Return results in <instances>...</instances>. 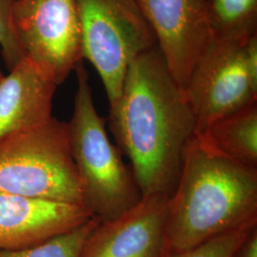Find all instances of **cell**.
Returning a JSON list of instances; mask_svg holds the SVG:
<instances>
[{
  "label": "cell",
  "mask_w": 257,
  "mask_h": 257,
  "mask_svg": "<svg viewBox=\"0 0 257 257\" xmlns=\"http://www.w3.org/2000/svg\"><path fill=\"white\" fill-rule=\"evenodd\" d=\"M109 123L142 197H171L196 118L157 45L128 66L121 94L110 105Z\"/></svg>",
  "instance_id": "6da1fadb"
},
{
  "label": "cell",
  "mask_w": 257,
  "mask_h": 257,
  "mask_svg": "<svg viewBox=\"0 0 257 257\" xmlns=\"http://www.w3.org/2000/svg\"><path fill=\"white\" fill-rule=\"evenodd\" d=\"M254 225L257 170L215 154L194 136L169 201L161 257Z\"/></svg>",
  "instance_id": "7a4b0ae2"
},
{
  "label": "cell",
  "mask_w": 257,
  "mask_h": 257,
  "mask_svg": "<svg viewBox=\"0 0 257 257\" xmlns=\"http://www.w3.org/2000/svg\"><path fill=\"white\" fill-rule=\"evenodd\" d=\"M74 72L77 84L68 128L71 154L82 186L83 202L100 222L112 220L138 204L142 194L119 148L110 142L106 119L95 108L83 60Z\"/></svg>",
  "instance_id": "3957f363"
},
{
  "label": "cell",
  "mask_w": 257,
  "mask_h": 257,
  "mask_svg": "<svg viewBox=\"0 0 257 257\" xmlns=\"http://www.w3.org/2000/svg\"><path fill=\"white\" fill-rule=\"evenodd\" d=\"M0 193L84 206L68 122L53 117L0 141Z\"/></svg>",
  "instance_id": "277c9868"
},
{
  "label": "cell",
  "mask_w": 257,
  "mask_h": 257,
  "mask_svg": "<svg viewBox=\"0 0 257 257\" xmlns=\"http://www.w3.org/2000/svg\"><path fill=\"white\" fill-rule=\"evenodd\" d=\"M83 60L99 74L109 103L118 99L128 66L156 39L136 0H75Z\"/></svg>",
  "instance_id": "5b68a950"
},
{
  "label": "cell",
  "mask_w": 257,
  "mask_h": 257,
  "mask_svg": "<svg viewBox=\"0 0 257 257\" xmlns=\"http://www.w3.org/2000/svg\"><path fill=\"white\" fill-rule=\"evenodd\" d=\"M249 37L211 39L195 65L185 89L196 118L195 135L257 102V79L250 73L246 58Z\"/></svg>",
  "instance_id": "8992f818"
},
{
  "label": "cell",
  "mask_w": 257,
  "mask_h": 257,
  "mask_svg": "<svg viewBox=\"0 0 257 257\" xmlns=\"http://www.w3.org/2000/svg\"><path fill=\"white\" fill-rule=\"evenodd\" d=\"M13 25L25 57L57 86L82 61L75 0H16Z\"/></svg>",
  "instance_id": "52a82bcc"
},
{
  "label": "cell",
  "mask_w": 257,
  "mask_h": 257,
  "mask_svg": "<svg viewBox=\"0 0 257 257\" xmlns=\"http://www.w3.org/2000/svg\"><path fill=\"white\" fill-rule=\"evenodd\" d=\"M176 83L185 91L211 40L207 0H136Z\"/></svg>",
  "instance_id": "ba28073f"
},
{
  "label": "cell",
  "mask_w": 257,
  "mask_h": 257,
  "mask_svg": "<svg viewBox=\"0 0 257 257\" xmlns=\"http://www.w3.org/2000/svg\"><path fill=\"white\" fill-rule=\"evenodd\" d=\"M170 196L142 197L112 220L99 222L81 257H161Z\"/></svg>",
  "instance_id": "9c48e42d"
},
{
  "label": "cell",
  "mask_w": 257,
  "mask_h": 257,
  "mask_svg": "<svg viewBox=\"0 0 257 257\" xmlns=\"http://www.w3.org/2000/svg\"><path fill=\"white\" fill-rule=\"evenodd\" d=\"M93 217L81 205L0 193V250L35 246Z\"/></svg>",
  "instance_id": "30bf717a"
},
{
  "label": "cell",
  "mask_w": 257,
  "mask_h": 257,
  "mask_svg": "<svg viewBox=\"0 0 257 257\" xmlns=\"http://www.w3.org/2000/svg\"><path fill=\"white\" fill-rule=\"evenodd\" d=\"M57 85L40 67L23 58L0 80V141L52 119Z\"/></svg>",
  "instance_id": "8fae6325"
},
{
  "label": "cell",
  "mask_w": 257,
  "mask_h": 257,
  "mask_svg": "<svg viewBox=\"0 0 257 257\" xmlns=\"http://www.w3.org/2000/svg\"><path fill=\"white\" fill-rule=\"evenodd\" d=\"M195 137L215 154L257 170V102L213 122Z\"/></svg>",
  "instance_id": "7c38bea8"
},
{
  "label": "cell",
  "mask_w": 257,
  "mask_h": 257,
  "mask_svg": "<svg viewBox=\"0 0 257 257\" xmlns=\"http://www.w3.org/2000/svg\"><path fill=\"white\" fill-rule=\"evenodd\" d=\"M211 39L242 40L257 34V0H207Z\"/></svg>",
  "instance_id": "4fadbf2b"
},
{
  "label": "cell",
  "mask_w": 257,
  "mask_h": 257,
  "mask_svg": "<svg viewBox=\"0 0 257 257\" xmlns=\"http://www.w3.org/2000/svg\"><path fill=\"white\" fill-rule=\"evenodd\" d=\"M100 221L96 217L29 248L0 250V257H81L86 241Z\"/></svg>",
  "instance_id": "5bb4252c"
},
{
  "label": "cell",
  "mask_w": 257,
  "mask_h": 257,
  "mask_svg": "<svg viewBox=\"0 0 257 257\" xmlns=\"http://www.w3.org/2000/svg\"><path fill=\"white\" fill-rule=\"evenodd\" d=\"M257 225L231 230L201 245L168 257H232Z\"/></svg>",
  "instance_id": "9a60e30c"
},
{
  "label": "cell",
  "mask_w": 257,
  "mask_h": 257,
  "mask_svg": "<svg viewBox=\"0 0 257 257\" xmlns=\"http://www.w3.org/2000/svg\"><path fill=\"white\" fill-rule=\"evenodd\" d=\"M15 1L0 0V50L3 61L9 71L25 58L13 25Z\"/></svg>",
  "instance_id": "2e32d148"
},
{
  "label": "cell",
  "mask_w": 257,
  "mask_h": 257,
  "mask_svg": "<svg viewBox=\"0 0 257 257\" xmlns=\"http://www.w3.org/2000/svg\"><path fill=\"white\" fill-rule=\"evenodd\" d=\"M232 257H257V227L251 230Z\"/></svg>",
  "instance_id": "e0dca14e"
},
{
  "label": "cell",
  "mask_w": 257,
  "mask_h": 257,
  "mask_svg": "<svg viewBox=\"0 0 257 257\" xmlns=\"http://www.w3.org/2000/svg\"><path fill=\"white\" fill-rule=\"evenodd\" d=\"M3 77H4V74H3V73H2V71L0 70V80H1Z\"/></svg>",
  "instance_id": "ac0fdd59"
}]
</instances>
